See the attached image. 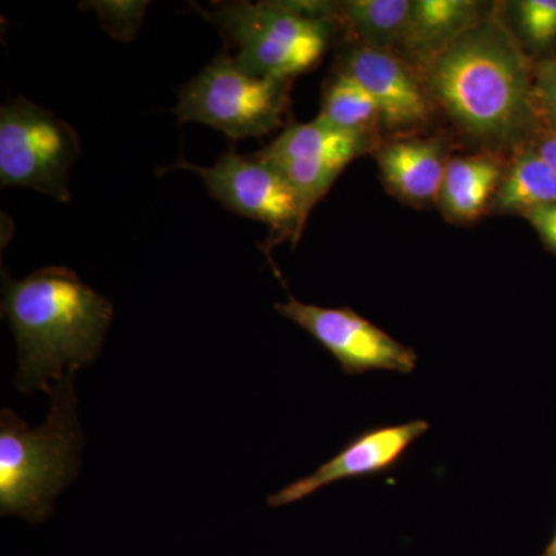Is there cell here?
I'll use <instances>...</instances> for the list:
<instances>
[{
    "instance_id": "6da1fadb",
    "label": "cell",
    "mask_w": 556,
    "mask_h": 556,
    "mask_svg": "<svg viewBox=\"0 0 556 556\" xmlns=\"http://www.w3.org/2000/svg\"><path fill=\"white\" fill-rule=\"evenodd\" d=\"M2 316L17 343L16 386L24 393L50 391L100 356L113 320L109 299L62 266L24 280L3 273Z\"/></svg>"
},
{
    "instance_id": "7a4b0ae2",
    "label": "cell",
    "mask_w": 556,
    "mask_h": 556,
    "mask_svg": "<svg viewBox=\"0 0 556 556\" xmlns=\"http://www.w3.org/2000/svg\"><path fill=\"white\" fill-rule=\"evenodd\" d=\"M430 86L450 118L473 137L504 144L538 129L532 72L496 22L473 25L434 56Z\"/></svg>"
},
{
    "instance_id": "3957f363",
    "label": "cell",
    "mask_w": 556,
    "mask_h": 556,
    "mask_svg": "<svg viewBox=\"0 0 556 556\" xmlns=\"http://www.w3.org/2000/svg\"><path fill=\"white\" fill-rule=\"evenodd\" d=\"M75 375L49 391L50 415L39 428H28L9 408L0 413V514L42 522L53 500L76 477L80 430L76 419Z\"/></svg>"
},
{
    "instance_id": "277c9868",
    "label": "cell",
    "mask_w": 556,
    "mask_h": 556,
    "mask_svg": "<svg viewBox=\"0 0 556 556\" xmlns=\"http://www.w3.org/2000/svg\"><path fill=\"white\" fill-rule=\"evenodd\" d=\"M237 47V67L254 78L291 80L327 53L334 21L300 13L289 2H219L203 11Z\"/></svg>"
},
{
    "instance_id": "5b68a950",
    "label": "cell",
    "mask_w": 556,
    "mask_h": 556,
    "mask_svg": "<svg viewBox=\"0 0 556 556\" xmlns=\"http://www.w3.org/2000/svg\"><path fill=\"white\" fill-rule=\"evenodd\" d=\"M291 80L249 76L233 56L219 53L179 90L175 115L181 123L214 127L230 139L258 138L280 126Z\"/></svg>"
},
{
    "instance_id": "8992f818",
    "label": "cell",
    "mask_w": 556,
    "mask_h": 556,
    "mask_svg": "<svg viewBox=\"0 0 556 556\" xmlns=\"http://www.w3.org/2000/svg\"><path fill=\"white\" fill-rule=\"evenodd\" d=\"M80 156L76 130L50 110L16 98L0 109V186H22L70 203V170Z\"/></svg>"
},
{
    "instance_id": "52a82bcc",
    "label": "cell",
    "mask_w": 556,
    "mask_h": 556,
    "mask_svg": "<svg viewBox=\"0 0 556 556\" xmlns=\"http://www.w3.org/2000/svg\"><path fill=\"white\" fill-rule=\"evenodd\" d=\"M172 169L195 172L208 193L233 214L257 219L269 226L274 244L283 240L298 243L306 218L302 204L280 172L265 161L225 152L212 167L179 160Z\"/></svg>"
},
{
    "instance_id": "ba28073f",
    "label": "cell",
    "mask_w": 556,
    "mask_h": 556,
    "mask_svg": "<svg viewBox=\"0 0 556 556\" xmlns=\"http://www.w3.org/2000/svg\"><path fill=\"white\" fill-rule=\"evenodd\" d=\"M276 309L309 332L339 362L348 376L369 371L409 375L417 367V354L413 348L397 342L354 309L309 305L300 302L291 292L287 302L276 303Z\"/></svg>"
},
{
    "instance_id": "9c48e42d",
    "label": "cell",
    "mask_w": 556,
    "mask_h": 556,
    "mask_svg": "<svg viewBox=\"0 0 556 556\" xmlns=\"http://www.w3.org/2000/svg\"><path fill=\"white\" fill-rule=\"evenodd\" d=\"M368 135L348 134L321 123L291 124L255 159L280 172L308 218L343 169L368 148Z\"/></svg>"
},
{
    "instance_id": "30bf717a",
    "label": "cell",
    "mask_w": 556,
    "mask_h": 556,
    "mask_svg": "<svg viewBox=\"0 0 556 556\" xmlns=\"http://www.w3.org/2000/svg\"><path fill=\"white\" fill-rule=\"evenodd\" d=\"M428 430L430 424L427 420L416 419L399 426L372 427L362 431L313 475L300 478L270 495L268 506H291L334 482L386 473L401 463L408 448Z\"/></svg>"
},
{
    "instance_id": "8fae6325",
    "label": "cell",
    "mask_w": 556,
    "mask_h": 556,
    "mask_svg": "<svg viewBox=\"0 0 556 556\" xmlns=\"http://www.w3.org/2000/svg\"><path fill=\"white\" fill-rule=\"evenodd\" d=\"M340 72L375 98L387 126H419L430 116V105L415 76L390 51L358 46L346 54Z\"/></svg>"
},
{
    "instance_id": "7c38bea8",
    "label": "cell",
    "mask_w": 556,
    "mask_h": 556,
    "mask_svg": "<svg viewBox=\"0 0 556 556\" xmlns=\"http://www.w3.org/2000/svg\"><path fill=\"white\" fill-rule=\"evenodd\" d=\"M380 170L388 185L412 201L441 195L447 163L441 146L430 139H402L379 153Z\"/></svg>"
},
{
    "instance_id": "4fadbf2b",
    "label": "cell",
    "mask_w": 556,
    "mask_h": 556,
    "mask_svg": "<svg viewBox=\"0 0 556 556\" xmlns=\"http://www.w3.org/2000/svg\"><path fill=\"white\" fill-rule=\"evenodd\" d=\"M477 13L478 3L468 0H416L412 2L404 43L433 60L477 25Z\"/></svg>"
},
{
    "instance_id": "5bb4252c",
    "label": "cell",
    "mask_w": 556,
    "mask_h": 556,
    "mask_svg": "<svg viewBox=\"0 0 556 556\" xmlns=\"http://www.w3.org/2000/svg\"><path fill=\"white\" fill-rule=\"evenodd\" d=\"M503 172L501 164L486 156L448 161L442 182V203L452 217L478 218L485 211L490 197L497 192Z\"/></svg>"
},
{
    "instance_id": "9a60e30c",
    "label": "cell",
    "mask_w": 556,
    "mask_h": 556,
    "mask_svg": "<svg viewBox=\"0 0 556 556\" xmlns=\"http://www.w3.org/2000/svg\"><path fill=\"white\" fill-rule=\"evenodd\" d=\"M556 203V175L532 146L519 150L517 159L501 181L496 206L504 212H530Z\"/></svg>"
},
{
    "instance_id": "2e32d148",
    "label": "cell",
    "mask_w": 556,
    "mask_h": 556,
    "mask_svg": "<svg viewBox=\"0 0 556 556\" xmlns=\"http://www.w3.org/2000/svg\"><path fill=\"white\" fill-rule=\"evenodd\" d=\"M412 11L408 0H350L338 3V20L365 47L390 51L404 42Z\"/></svg>"
},
{
    "instance_id": "e0dca14e",
    "label": "cell",
    "mask_w": 556,
    "mask_h": 556,
    "mask_svg": "<svg viewBox=\"0 0 556 556\" xmlns=\"http://www.w3.org/2000/svg\"><path fill=\"white\" fill-rule=\"evenodd\" d=\"M317 119L348 134L368 135L382 116L378 102L367 89L346 73L339 72L324 91Z\"/></svg>"
},
{
    "instance_id": "ac0fdd59",
    "label": "cell",
    "mask_w": 556,
    "mask_h": 556,
    "mask_svg": "<svg viewBox=\"0 0 556 556\" xmlns=\"http://www.w3.org/2000/svg\"><path fill=\"white\" fill-rule=\"evenodd\" d=\"M150 2L141 0H100L80 3V9H90L98 14L101 27L121 42H131L137 36Z\"/></svg>"
},
{
    "instance_id": "d6986e66",
    "label": "cell",
    "mask_w": 556,
    "mask_h": 556,
    "mask_svg": "<svg viewBox=\"0 0 556 556\" xmlns=\"http://www.w3.org/2000/svg\"><path fill=\"white\" fill-rule=\"evenodd\" d=\"M519 27L536 49L556 42V0H522L518 3Z\"/></svg>"
},
{
    "instance_id": "ffe728a7",
    "label": "cell",
    "mask_w": 556,
    "mask_h": 556,
    "mask_svg": "<svg viewBox=\"0 0 556 556\" xmlns=\"http://www.w3.org/2000/svg\"><path fill=\"white\" fill-rule=\"evenodd\" d=\"M533 101L538 118L556 130V56L538 65L533 75Z\"/></svg>"
},
{
    "instance_id": "44dd1931",
    "label": "cell",
    "mask_w": 556,
    "mask_h": 556,
    "mask_svg": "<svg viewBox=\"0 0 556 556\" xmlns=\"http://www.w3.org/2000/svg\"><path fill=\"white\" fill-rule=\"evenodd\" d=\"M530 225L536 229L541 239L547 244L552 251L556 252V203L552 206L538 208L526 215Z\"/></svg>"
},
{
    "instance_id": "7402d4cb",
    "label": "cell",
    "mask_w": 556,
    "mask_h": 556,
    "mask_svg": "<svg viewBox=\"0 0 556 556\" xmlns=\"http://www.w3.org/2000/svg\"><path fill=\"white\" fill-rule=\"evenodd\" d=\"M533 149L540 153L541 159L546 161L547 166L556 175V130L547 126H538L535 134L532 135Z\"/></svg>"
},
{
    "instance_id": "603a6c76",
    "label": "cell",
    "mask_w": 556,
    "mask_h": 556,
    "mask_svg": "<svg viewBox=\"0 0 556 556\" xmlns=\"http://www.w3.org/2000/svg\"><path fill=\"white\" fill-rule=\"evenodd\" d=\"M543 556H556V532L554 538H552L551 544L544 551Z\"/></svg>"
}]
</instances>
